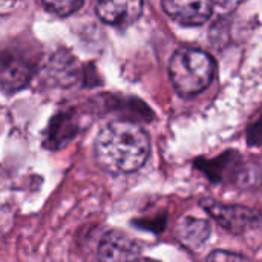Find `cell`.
<instances>
[{"label": "cell", "mask_w": 262, "mask_h": 262, "mask_svg": "<svg viewBox=\"0 0 262 262\" xmlns=\"http://www.w3.org/2000/svg\"><path fill=\"white\" fill-rule=\"evenodd\" d=\"M37 66L35 51L21 43H11L0 48V88L15 91L23 88L32 77Z\"/></svg>", "instance_id": "3"}, {"label": "cell", "mask_w": 262, "mask_h": 262, "mask_svg": "<svg viewBox=\"0 0 262 262\" xmlns=\"http://www.w3.org/2000/svg\"><path fill=\"white\" fill-rule=\"evenodd\" d=\"M207 262H249L244 255L227 252V250H215L209 255Z\"/></svg>", "instance_id": "10"}, {"label": "cell", "mask_w": 262, "mask_h": 262, "mask_svg": "<svg viewBox=\"0 0 262 262\" xmlns=\"http://www.w3.org/2000/svg\"><path fill=\"white\" fill-rule=\"evenodd\" d=\"M143 12V2L123 0V2H101L97 5V15L109 25L127 26L140 18Z\"/></svg>", "instance_id": "7"}, {"label": "cell", "mask_w": 262, "mask_h": 262, "mask_svg": "<svg viewBox=\"0 0 262 262\" xmlns=\"http://www.w3.org/2000/svg\"><path fill=\"white\" fill-rule=\"evenodd\" d=\"M201 204L220 226L235 235H243L244 232L258 227L261 221L259 212L243 206H227L213 200H203Z\"/></svg>", "instance_id": "4"}, {"label": "cell", "mask_w": 262, "mask_h": 262, "mask_svg": "<svg viewBox=\"0 0 262 262\" xmlns=\"http://www.w3.org/2000/svg\"><path fill=\"white\" fill-rule=\"evenodd\" d=\"M163 9L175 21L186 26H196L207 21L213 12V5L210 2H183V0H167L163 2Z\"/></svg>", "instance_id": "6"}, {"label": "cell", "mask_w": 262, "mask_h": 262, "mask_svg": "<svg viewBox=\"0 0 262 262\" xmlns=\"http://www.w3.org/2000/svg\"><path fill=\"white\" fill-rule=\"evenodd\" d=\"M169 75L178 94L192 97L212 83L215 77V61L201 49L181 48L170 58Z\"/></svg>", "instance_id": "2"}, {"label": "cell", "mask_w": 262, "mask_h": 262, "mask_svg": "<svg viewBox=\"0 0 262 262\" xmlns=\"http://www.w3.org/2000/svg\"><path fill=\"white\" fill-rule=\"evenodd\" d=\"M98 262H140V246L130 236L112 230L100 241Z\"/></svg>", "instance_id": "5"}, {"label": "cell", "mask_w": 262, "mask_h": 262, "mask_svg": "<svg viewBox=\"0 0 262 262\" xmlns=\"http://www.w3.org/2000/svg\"><path fill=\"white\" fill-rule=\"evenodd\" d=\"M175 235H177V239L186 249L196 250L207 241L210 235V224L203 218L184 216L180 220L175 229Z\"/></svg>", "instance_id": "8"}, {"label": "cell", "mask_w": 262, "mask_h": 262, "mask_svg": "<svg viewBox=\"0 0 262 262\" xmlns=\"http://www.w3.org/2000/svg\"><path fill=\"white\" fill-rule=\"evenodd\" d=\"M45 9H48L52 14L57 15H69L72 12H75L77 9H80L83 6V2L80 0H49V2H41L40 3Z\"/></svg>", "instance_id": "9"}, {"label": "cell", "mask_w": 262, "mask_h": 262, "mask_svg": "<svg viewBox=\"0 0 262 262\" xmlns=\"http://www.w3.org/2000/svg\"><path fill=\"white\" fill-rule=\"evenodd\" d=\"M150 154V140L146 130L132 121H112L106 124L95 140L98 164L111 173H130L138 170Z\"/></svg>", "instance_id": "1"}]
</instances>
